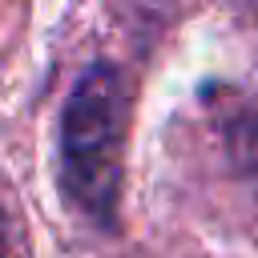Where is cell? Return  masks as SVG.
<instances>
[{
	"label": "cell",
	"instance_id": "6da1fadb",
	"mask_svg": "<svg viewBox=\"0 0 258 258\" xmlns=\"http://www.w3.org/2000/svg\"><path fill=\"white\" fill-rule=\"evenodd\" d=\"M129 125V89L113 64H93L64 105L60 121V185L69 202L97 226L117 218L121 157Z\"/></svg>",
	"mask_w": 258,
	"mask_h": 258
},
{
	"label": "cell",
	"instance_id": "7a4b0ae2",
	"mask_svg": "<svg viewBox=\"0 0 258 258\" xmlns=\"http://www.w3.org/2000/svg\"><path fill=\"white\" fill-rule=\"evenodd\" d=\"M230 145H234V157L246 169H258V93L230 121Z\"/></svg>",
	"mask_w": 258,
	"mask_h": 258
},
{
	"label": "cell",
	"instance_id": "3957f363",
	"mask_svg": "<svg viewBox=\"0 0 258 258\" xmlns=\"http://www.w3.org/2000/svg\"><path fill=\"white\" fill-rule=\"evenodd\" d=\"M12 242H16V222H12V210L0 194V258H12Z\"/></svg>",
	"mask_w": 258,
	"mask_h": 258
}]
</instances>
